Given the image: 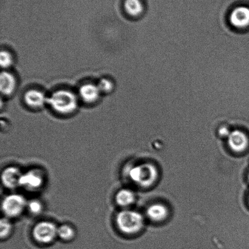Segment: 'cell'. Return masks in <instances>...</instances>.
I'll use <instances>...</instances> for the list:
<instances>
[{"label": "cell", "instance_id": "20", "mask_svg": "<svg viewBox=\"0 0 249 249\" xmlns=\"http://www.w3.org/2000/svg\"><path fill=\"white\" fill-rule=\"evenodd\" d=\"M97 86H98L101 92L106 93V94L111 92L114 89L113 82L110 80L106 79V78H104V79L100 80Z\"/></svg>", "mask_w": 249, "mask_h": 249}, {"label": "cell", "instance_id": "22", "mask_svg": "<svg viewBox=\"0 0 249 249\" xmlns=\"http://www.w3.org/2000/svg\"><path fill=\"white\" fill-rule=\"evenodd\" d=\"M248 179H249V175H248Z\"/></svg>", "mask_w": 249, "mask_h": 249}, {"label": "cell", "instance_id": "10", "mask_svg": "<svg viewBox=\"0 0 249 249\" xmlns=\"http://www.w3.org/2000/svg\"><path fill=\"white\" fill-rule=\"evenodd\" d=\"M101 91L98 86L92 84L82 85L79 90V95L81 99L87 103H93L99 99Z\"/></svg>", "mask_w": 249, "mask_h": 249}, {"label": "cell", "instance_id": "8", "mask_svg": "<svg viewBox=\"0 0 249 249\" xmlns=\"http://www.w3.org/2000/svg\"><path fill=\"white\" fill-rule=\"evenodd\" d=\"M228 144L231 150L236 153H241L248 148L249 139L243 132L235 130L228 136Z\"/></svg>", "mask_w": 249, "mask_h": 249}, {"label": "cell", "instance_id": "4", "mask_svg": "<svg viewBox=\"0 0 249 249\" xmlns=\"http://www.w3.org/2000/svg\"><path fill=\"white\" fill-rule=\"evenodd\" d=\"M27 204L28 201L22 195L9 194L2 200V211L7 218H18L27 209Z\"/></svg>", "mask_w": 249, "mask_h": 249}, {"label": "cell", "instance_id": "18", "mask_svg": "<svg viewBox=\"0 0 249 249\" xmlns=\"http://www.w3.org/2000/svg\"><path fill=\"white\" fill-rule=\"evenodd\" d=\"M43 208L42 202L38 199H32L27 204V210L34 216L40 215L42 213Z\"/></svg>", "mask_w": 249, "mask_h": 249}, {"label": "cell", "instance_id": "17", "mask_svg": "<svg viewBox=\"0 0 249 249\" xmlns=\"http://www.w3.org/2000/svg\"><path fill=\"white\" fill-rule=\"evenodd\" d=\"M13 231V225L10 219L4 217L0 222V236L1 240H6L11 235Z\"/></svg>", "mask_w": 249, "mask_h": 249}, {"label": "cell", "instance_id": "15", "mask_svg": "<svg viewBox=\"0 0 249 249\" xmlns=\"http://www.w3.org/2000/svg\"><path fill=\"white\" fill-rule=\"evenodd\" d=\"M58 238L66 242L72 241L76 237L75 229L71 224H64L58 226Z\"/></svg>", "mask_w": 249, "mask_h": 249}, {"label": "cell", "instance_id": "19", "mask_svg": "<svg viewBox=\"0 0 249 249\" xmlns=\"http://www.w3.org/2000/svg\"><path fill=\"white\" fill-rule=\"evenodd\" d=\"M13 63L12 56L8 51H2L0 53V65L2 68L11 67Z\"/></svg>", "mask_w": 249, "mask_h": 249}, {"label": "cell", "instance_id": "3", "mask_svg": "<svg viewBox=\"0 0 249 249\" xmlns=\"http://www.w3.org/2000/svg\"><path fill=\"white\" fill-rule=\"evenodd\" d=\"M128 174L132 181L142 187L151 186L158 177L157 169L150 163H143L132 167L129 170Z\"/></svg>", "mask_w": 249, "mask_h": 249}, {"label": "cell", "instance_id": "16", "mask_svg": "<svg viewBox=\"0 0 249 249\" xmlns=\"http://www.w3.org/2000/svg\"><path fill=\"white\" fill-rule=\"evenodd\" d=\"M124 6L126 13L132 17L139 16L143 10L141 0H124Z\"/></svg>", "mask_w": 249, "mask_h": 249}, {"label": "cell", "instance_id": "9", "mask_svg": "<svg viewBox=\"0 0 249 249\" xmlns=\"http://www.w3.org/2000/svg\"><path fill=\"white\" fill-rule=\"evenodd\" d=\"M230 21L233 26L245 28L249 26V7L245 6L236 7L231 11Z\"/></svg>", "mask_w": 249, "mask_h": 249}, {"label": "cell", "instance_id": "23", "mask_svg": "<svg viewBox=\"0 0 249 249\" xmlns=\"http://www.w3.org/2000/svg\"></svg>", "mask_w": 249, "mask_h": 249}, {"label": "cell", "instance_id": "21", "mask_svg": "<svg viewBox=\"0 0 249 249\" xmlns=\"http://www.w3.org/2000/svg\"><path fill=\"white\" fill-rule=\"evenodd\" d=\"M219 134L222 136H228L230 135L231 133H229V131L228 128H222L219 131Z\"/></svg>", "mask_w": 249, "mask_h": 249}, {"label": "cell", "instance_id": "1", "mask_svg": "<svg viewBox=\"0 0 249 249\" xmlns=\"http://www.w3.org/2000/svg\"><path fill=\"white\" fill-rule=\"evenodd\" d=\"M144 219L141 213L130 210H123L116 217L117 228L125 235L138 233L143 228Z\"/></svg>", "mask_w": 249, "mask_h": 249}, {"label": "cell", "instance_id": "13", "mask_svg": "<svg viewBox=\"0 0 249 249\" xmlns=\"http://www.w3.org/2000/svg\"><path fill=\"white\" fill-rule=\"evenodd\" d=\"M135 194L131 190L123 189L119 190L115 196V201L118 206L126 208L135 201Z\"/></svg>", "mask_w": 249, "mask_h": 249}, {"label": "cell", "instance_id": "6", "mask_svg": "<svg viewBox=\"0 0 249 249\" xmlns=\"http://www.w3.org/2000/svg\"><path fill=\"white\" fill-rule=\"evenodd\" d=\"M45 175L42 171L33 169L23 173L20 187L30 191H36L40 189L45 183Z\"/></svg>", "mask_w": 249, "mask_h": 249}, {"label": "cell", "instance_id": "11", "mask_svg": "<svg viewBox=\"0 0 249 249\" xmlns=\"http://www.w3.org/2000/svg\"><path fill=\"white\" fill-rule=\"evenodd\" d=\"M47 97L42 92L37 90H31L24 95V101L28 106L39 108L48 102Z\"/></svg>", "mask_w": 249, "mask_h": 249}, {"label": "cell", "instance_id": "2", "mask_svg": "<svg viewBox=\"0 0 249 249\" xmlns=\"http://www.w3.org/2000/svg\"><path fill=\"white\" fill-rule=\"evenodd\" d=\"M48 102L53 110L63 115L73 113L78 106L76 95L66 90H60L53 93L48 99Z\"/></svg>", "mask_w": 249, "mask_h": 249}, {"label": "cell", "instance_id": "12", "mask_svg": "<svg viewBox=\"0 0 249 249\" xmlns=\"http://www.w3.org/2000/svg\"><path fill=\"white\" fill-rule=\"evenodd\" d=\"M16 87V79L13 75L7 72H2L0 77V89L4 96L13 94Z\"/></svg>", "mask_w": 249, "mask_h": 249}, {"label": "cell", "instance_id": "5", "mask_svg": "<svg viewBox=\"0 0 249 249\" xmlns=\"http://www.w3.org/2000/svg\"><path fill=\"white\" fill-rule=\"evenodd\" d=\"M58 226L51 221H43L36 223L33 229L34 240L40 245H50L58 237Z\"/></svg>", "mask_w": 249, "mask_h": 249}, {"label": "cell", "instance_id": "7", "mask_svg": "<svg viewBox=\"0 0 249 249\" xmlns=\"http://www.w3.org/2000/svg\"><path fill=\"white\" fill-rule=\"evenodd\" d=\"M23 172L18 167H9L2 171L1 181L4 187L9 189H14L20 187V181Z\"/></svg>", "mask_w": 249, "mask_h": 249}, {"label": "cell", "instance_id": "14", "mask_svg": "<svg viewBox=\"0 0 249 249\" xmlns=\"http://www.w3.org/2000/svg\"><path fill=\"white\" fill-rule=\"evenodd\" d=\"M146 214L149 218L156 222L164 220L168 214L167 207L162 204H153L148 207L146 211Z\"/></svg>", "mask_w": 249, "mask_h": 249}]
</instances>
